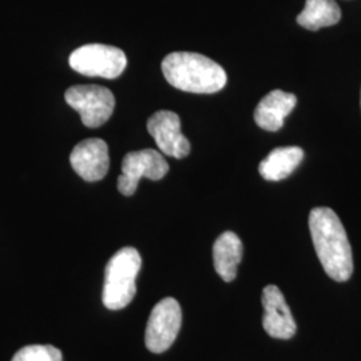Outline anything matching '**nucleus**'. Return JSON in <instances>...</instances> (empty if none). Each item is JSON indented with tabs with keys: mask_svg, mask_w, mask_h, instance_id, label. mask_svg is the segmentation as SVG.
Returning a JSON list of instances; mask_svg holds the SVG:
<instances>
[{
	"mask_svg": "<svg viewBox=\"0 0 361 361\" xmlns=\"http://www.w3.org/2000/svg\"><path fill=\"white\" fill-rule=\"evenodd\" d=\"M310 231L325 273L337 283L348 281L353 273L352 247L338 216L329 207L312 209Z\"/></svg>",
	"mask_w": 361,
	"mask_h": 361,
	"instance_id": "nucleus-1",
	"label": "nucleus"
},
{
	"mask_svg": "<svg viewBox=\"0 0 361 361\" xmlns=\"http://www.w3.org/2000/svg\"><path fill=\"white\" fill-rule=\"evenodd\" d=\"M162 73L169 83L180 91L214 94L228 82L225 70L197 52H171L162 61Z\"/></svg>",
	"mask_w": 361,
	"mask_h": 361,
	"instance_id": "nucleus-2",
	"label": "nucleus"
},
{
	"mask_svg": "<svg viewBox=\"0 0 361 361\" xmlns=\"http://www.w3.org/2000/svg\"><path fill=\"white\" fill-rule=\"evenodd\" d=\"M142 267V258L134 247H122L106 265L102 301L107 310H119L128 307L137 292V276Z\"/></svg>",
	"mask_w": 361,
	"mask_h": 361,
	"instance_id": "nucleus-3",
	"label": "nucleus"
},
{
	"mask_svg": "<svg viewBox=\"0 0 361 361\" xmlns=\"http://www.w3.org/2000/svg\"><path fill=\"white\" fill-rule=\"evenodd\" d=\"M68 63L73 70L86 77L116 79L125 71L128 58L118 47L92 43L71 52Z\"/></svg>",
	"mask_w": 361,
	"mask_h": 361,
	"instance_id": "nucleus-4",
	"label": "nucleus"
},
{
	"mask_svg": "<svg viewBox=\"0 0 361 361\" xmlns=\"http://www.w3.org/2000/svg\"><path fill=\"white\" fill-rule=\"evenodd\" d=\"M66 102L77 110L85 126L95 129L106 123L114 111L116 98L109 89L97 85H79L67 89Z\"/></svg>",
	"mask_w": 361,
	"mask_h": 361,
	"instance_id": "nucleus-5",
	"label": "nucleus"
},
{
	"mask_svg": "<svg viewBox=\"0 0 361 361\" xmlns=\"http://www.w3.org/2000/svg\"><path fill=\"white\" fill-rule=\"evenodd\" d=\"M182 324V310L176 298L166 297L155 305L145 334L146 348L153 353L168 350L176 341Z\"/></svg>",
	"mask_w": 361,
	"mask_h": 361,
	"instance_id": "nucleus-6",
	"label": "nucleus"
},
{
	"mask_svg": "<svg viewBox=\"0 0 361 361\" xmlns=\"http://www.w3.org/2000/svg\"><path fill=\"white\" fill-rule=\"evenodd\" d=\"M169 171V164L164 155L153 149H143L125 155L122 174L118 178V190L123 195H133L141 178L162 180Z\"/></svg>",
	"mask_w": 361,
	"mask_h": 361,
	"instance_id": "nucleus-7",
	"label": "nucleus"
},
{
	"mask_svg": "<svg viewBox=\"0 0 361 361\" xmlns=\"http://www.w3.org/2000/svg\"><path fill=\"white\" fill-rule=\"evenodd\" d=\"M147 131L162 154L180 159L190 153V142L182 134L180 116L176 113L157 111L147 121Z\"/></svg>",
	"mask_w": 361,
	"mask_h": 361,
	"instance_id": "nucleus-8",
	"label": "nucleus"
},
{
	"mask_svg": "<svg viewBox=\"0 0 361 361\" xmlns=\"http://www.w3.org/2000/svg\"><path fill=\"white\" fill-rule=\"evenodd\" d=\"M261 301L264 307L262 326L265 332L273 338H292L296 334L297 325L280 288L276 285L265 286Z\"/></svg>",
	"mask_w": 361,
	"mask_h": 361,
	"instance_id": "nucleus-9",
	"label": "nucleus"
},
{
	"mask_svg": "<svg viewBox=\"0 0 361 361\" xmlns=\"http://www.w3.org/2000/svg\"><path fill=\"white\" fill-rule=\"evenodd\" d=\"M70 162L80 178L87 182L104 180L110 168L109 146L99 138L85 140L73 149Z\"/></svg>",
	"mask_w": 361,
	"mask_h": 361,
	"instance_id": "nucleus-10",
	"label": "nucleus"
},
{
	"mask_svg": "<svg viewBox=\"0 0 361 361\" xmlns=\"http://www.w3.org/2000/svg\"><path fill=\"white\" fill-rule=\"evenodd\" d=\"M295 94L283 90H273L265 95L255 110V121L258 128L267 131H279L284 126L286 116L296 107Z\"/></svg>",
	"mask_w": 361,
	"mask_h": 361,
	"instance_id": "nucleus-11",
	"label": "nucleus"
},
{
	"mask_svg": "<svg viewBox=\"0 0 361 361\" xmlns=\"http://www.w3.org/2000/svg\"><path fill=\"white\" fill-rule=\"evenodd\" d=\"M243 243L240 237L233 232L222 233L213 246L214 269L219 277L231 283L237 276V267L243 259Z\"/></svg>",
	"mask_w": 361,
	"mask_h": 361,
	"instance_id": "nucleus-12",
	"label": "nucleus"
},
{
	"mask_svg": "<svg viewBox=\"0 0 361 361\" xmlns=\"http://www.w3.org/2000/svg\"><path fill=\"white\" fill-rule=\"evenodd\" d=\"M304 150L298 146H285L271 150L265 159L258 165V171L264 180H285L302 162Z\"/></svg>",
	"mask_w": 361,
	"mask_h": 361,
	"instance_id": "nucleus-13",
	"label": "nucleus"
},
{
	"mask_svg": "<svg viewBox=\"0 0 361 361\" xmlns=\"http://www.w3.org/2000/svg\"><path fill=\"white\" fill-rule=\"evenodd\" d=\"M341 19V10L335 0H307L297 16V23L310 31L335 26Z\"/></svg>",
	"mask_w": 361,
	"mask_h": 361,
	"instance_id": "nucleus-14",
	"label": "nucleus"
},
{
	"mask_svg": "<svg viewBox=\"0 0 361 361\" xmlns=\"http://www.w3.org/2000/svg\"><path fill=\"white\" fill-rule=\"evenodd\" d=\"M13 361H63V356L52 345H28L19 349Z\"/></svg>",
	"mask_w": 361,
	"mask_h": 361,
	"instance_id": "nucleus-15",
	"label": "nucleus"
}]
</instances>
